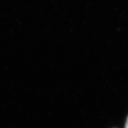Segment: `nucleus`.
I'll return each mask as SVG.
<instances>
[{"mask_svg":"<svg viewBox=\"0 0 128 128\" xmlns=\"http://www.w3.org/2000/svg\"><path fill=\"white\" fill-rule=\"evenodd\" d=\"M125 128H128V117L127 118V120H126V124H125Z\"/></svg>","mask_w":128,"mask_h":128,"instance_id":"obj_1","label":"nucleus"}]
</instances>
